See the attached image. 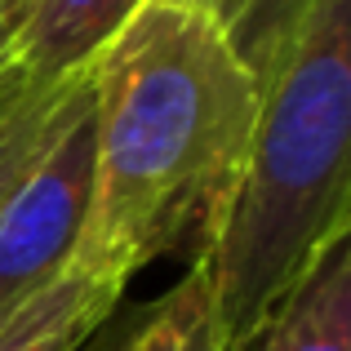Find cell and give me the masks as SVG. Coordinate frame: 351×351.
Wrapping results in <instances>:
<instances>
[{
	"mask_svg": "<svg viewBox=\"0 0 351 351\" xmlns=\"http://www.w3.org/2000/svg\"><path fill=\"white\" fill-rule=\"evenodd\" d=\"M94 187L76 263L134 280L205 240L258 125L263 89L209 14L143 0L94 58Z\"/></svg>",
	"mask_w": 351,
	"mask_h": 351,
	"instance_id": "cell-1",
	"label": "cell"
},
{
	"mask_svg": "<svg viewBox=\"0 0 351 351\" xmlns=\"http://www.w3.org/2000/svg\"><path fill=\"white\" fill-rule=\"evenodd\" d=\"M351 236V0H311L263 80L258 125L196 245L223 351H254L293 285Z\"/></svg>",
	"mask_w": 351,
	"mask_h": 351,
	"instance_id": "cell-2",
	"label": "cell"
},
{
	"mask_svg": "<svg viewBox=\"0 0 351 351\" xmlns=\"http://www.w3.org/2000/svg\"><path fill=\"white\" fill-rule=\"evenodd\" d=\"M94 187V71L76 112L0 209V320L76 258Z\"/></svg>",
	"mask_w": 351,
	"mask_h": 351,
	"instance_id": "cell-3",
	"label": "cell"
},
{
	"mask_svg": "<svg viewBox=\"0 0 351 351\" xmlns=\"http://www.w3.org/2000/svg\"><path fill=\"white\" fill-rule=\"evenodd\" d=\"M143 0H27L14 62L32 80H71L94 67Z\"/></svg>",
	"mask_w": 351,
	"mask_h": 351,
	"instance_id": "cell-4",
	"label": "cell"
},
{
	"mask_svg": "<svg viewBox=\"0 0 351 351\" xmlns=\"http://www.w3.org/2000/svg\"><path fill=\"white\" fill-rule=\"evenodd\" d=\"M125 280L71 258L40 293L0 320V351H80L116 311Z\"/></svg>",
	"mask_w": 351,
	"mask_h": 351,
	"instance_id": "cell-5",
	"label": "cell"
},
{
	"mask_svg": "<svg viewBox=\"0 0 351 351\" xmlns=\"http://www.w3.org/2000/svg\"><path fill=\"white\" fill-rule=\"evenodd\" d=\"M254 351H351V236L293 285Z\"/></svg>",
	"mask_w": 351,
	"mask_h": 351,
	"instance_id": "cell-6",
	"label": "cell"
},
{
	"mask_svg": "<svg viewBox=\"0 0 351 351\" xmlns=\"http://www.w3.org/2000/svg\"><path fill=\"white\" fill-rule=\"evenodd\" d=\"M89 89V71L71 80H32L23 76L0 98V209L14 196V187L27 178L40 152L53 143L62 120L76 112V103Z\"/></svg>",
	"mask_w": 351,
	"mask_h": 351,
	"instance_id": "cell-7",
	"label": "cell"
},
{
	"mask_svg": "<svg viewBox=\"0 0 351 351\" xmlns=\"http://www.w3.org/2000/svg\"><path fill=\"white\" fill-rule=\"evenodd\" d=\"M116 351H223V329L214 316L205 267L191 258L182 280L147 302L138 325L120 338Z\"/></svg>",
	"mask_w": 351,
	"mask_h": 351,
	"instance_id": "cell-8",
	"label": "cell"
},
{
	"mask_svg": "<svg viewBox=\"0 0 351 351\" xmlns=\"http://www.w3.org/2000/svg\"><path fill=\"white\" fill-rule=\"evenodd\" d=\"M182 5L209 14L223 27L227 40L236 45L240 58L249 62V71L258 76V89H263L267 71L276 67L285 45L293 40L311 0H182Z\"/></svg>",
	"mask_w": 351,
	"mask_h": 351,
	"instance_id": "cell-9",
	"label": "cell"
},
{
	"mask_svg": "<svg viewBox=\"0 0 351 351\" xmlns=\"http://www.w3.org/2000/svg\"><path fill=\"white\" fill-rule=\"evenodd\" d=\"M23 14H27V0H18V5L0 18V98L27 76V71L14 62V36H18V27H23Z\"/></svg>",
	"mask_w": 351,
	"mask_h": 351,
	"instance_id": "cell-10",
	"label": "cell"
},
{
	"mask_svg": "<svg viewBox=\"0 0 351 351\" xmlns=\"http://www.w3.org/2000/svg\"><path fill=\"white\" fill-rule=\"evenodd\" d=\"M14 5H18V0H0V18H5V14H9Z\"/></svg>",
	"mask_w": 351,
	"mask_h": 351,
	"instance_id": "cell-11",
	"label": "cell"
}]
</instances>
